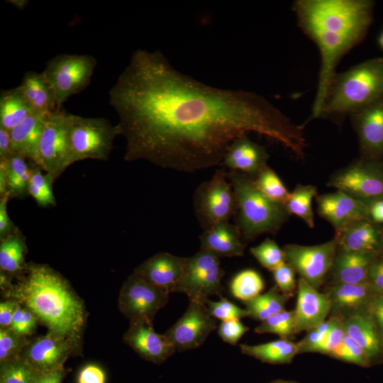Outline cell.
<instances>
[{
	"instance_id": "obj_1",
	"label": "cell",
	"mask_w": 383,
	"mask_h": 383,
	"mask_svg": "<svg viewBox=\"0 0 383 383\" xmlns=\"http://www.w3.org/2000/svg\"><path fill=\"white\" fill-rule=\"evenodd\" d=\"M109 96L128 162L183 172L219 166L232 142L249 132L305 156L302 128L266 99L199 82L176 70L159 50H136Z\"/></svg>"
},
{
	"instance_id": "obj_2",
	"label": "cell",
	"mask_w": 383,
	"mask_h": 383,
	"mask_svg": "<svg viewBox=\"0 0 383 383\" xmlns=\"http://www.w3.org/2000/svg\"><path fill=\"white\" fill-rule=\"evenodd\" d=\"M370 0H298L293 9L301 30L317 45L321 67L312 118L321 117L341 57L362 40L372 19Z\"/></svg>"
},
{
	"instance_id": "obj_3",
	"label": "cell",
	"mask_w": 383,
	"mask_h": 383,
	"mask_svg": "<svg viewBox=\"0 0 383 383\" xmlns=\"http://www.w3.org/2000/svg\"><path fill=\"white\" fill-rule=\"evenodd\" d=\"M15 277L3 289L8 299L30 309L50 332L79 338L84 304L62 276L47 265L29 262Z\"/></svg>"
},
{
	"instance_id": "obj_4",
	"label": "cell",
	"mask_w": 383,
	"mask_h": 383,
	"mask_svg": "<svg viewBox=\"0 0 383 383\" xmlns=\"http://www.w3.org/2000/svg\"><path fill=\"white\" fill-rule=\"evenodd\" d=\"M382 97L383 59H369L335 74L321 116L352 114Z\"/></svg>"
},
{
	"instance_id": "obj_5",
	"label": "cell",
	"mask_w": 383,
	"mask_h": 383,
	"mask_svg": "<svg viewBox=\"0 0 383 383\" xmlns=\"http://www.w3.org/2000/svg\"><path fill=\"white\" fill-rule=\"evenodd\" d=\"M237 203L236 226L246 240L265 233H275L291 215L286 205L262 193L252 178L237 171L227 172Z\"/></svg>"
},
{
	"instance_id": "obj_6",
	"label": "cell",
	"mask_w": 383,
	"mask_h": 383,
	"mask_svg": "<svg viewBox=\"0 0 383 383\" xmlns=\"http://www.w3.org/2000/svg\"><path fill=\"white\" fill-rule=\"evenodd\" d=\"M120 128L106 118H87L70 113L68 126L69 165L91 159L106 161Z\"/></svg>"
},
{
	"instance_id": "obj_7",
	"label": "cell",
	"mask_w": 383,
	"mask_h": 383,
	"mask_svg": "<svg viewBox=\"0 0 383 383\" xmlns=\"http://www.w3.org/2000/svg\"><path fill=\"white\" fill-rule=\"evenodd\" d=\"M194 206L204 231L236 214V199L225 169H217L209 180L197 187Z\"/></svg>"
},
{
	"instance_id": "obj_8",
	"label": "cell",
	"mask_w": 383,
	"mask_h": 383,
	"mask_svg": "<svg viewBox=\"0 0 383 383\" xmlns=\"http://www.w3.org/2000/svg\"><path fill=\"white\" fill-rule=\"evenodd\" d=\"M223 275L219 257L201 249L192 257H186L176 292L184 293L189 301L206 304L209 296L221 297Z\"/></svg>"
},
{
	"instance_id": "obj_9",
	"label": "cell",
	"mask_w": 383,
	"mask_h": 383,
	"mask_svg": "<svg viewBox=\"0 0 383 383\" xmlns=\"http://www.w3.org/2000/svg\"><path fill=\"white\" fill-rule=\"evenodd\" d=\"M96 65L89 55L60 54L48 62L43 73L54 89L59 109L89 84Z\"/></svg>"
},
{
	"instance_id": "obj_10",
	"label": "cell",
	"mask_w": 383,
	"mask_h": 383,
	"mask_svg": "<svg viewBox=\"0 0 383 383\" xmlns=\"http://www.w3.org/2000/svg\"><path fill=\"white\" fill-rule=\"evenodd\" d=\"M328 186L368 204L383 200V160L362 157L335 172Z\"/></svg>"
},
{
	"instance_id": "obj_11",
	"label": "cell",
	"mask_w": 383,
	"mask_h": 383,
	"mask_svg": "<svg viewBox=\"0 0 383 383\" xmlns=\"http://www.w3.org/2000/svg\"><path fill=\"white\" fill-rule=\"evenodd\" d=\"M69 116V113L60 109L47 113L45 118L37 165L54 181L70 167Z\"/></svg>"
},
{
	"instance_id": "obj_12",
	"label": "cell",
	"mask_w": 383,
	"mask_h": 383,
	"mask_svg": "<svg viewBox=\"0 0 383 383\" xmlns=\"http://www.w3.org/2000/svg\"><path fill=\"white\" fill-rule=\"evenodd\" d=\"M169 294L133 273L121 288L118 309L131 322L152 323L158 311L168 302Z\"/></svg>"
},
{
	"instance_id": "obj_13",
	"label": "cell",
	"mask_w": 383,
	"mask_h": 383,
	"mask_svg": "<svg viewBox=\"0 0 383 383\" xmlns=\"http://www.w3.org/2000/svg\"><path fill=\"white\" fill-rule=\"evenodd\" d=\"M338 249V241L333 239L318 245H286V262L289 264L299 277L318 289L330 272Z\"/></svg>"
},
{
	"instance_id": "obj_14",
	"label": "cell",
	"mask_w": 383,
	"mask_h": 383,
	"mask_svg": "<svg viewBox=\"0 0 383 383\" xmlns=\"http://www.w3.org/2000/svg\"><path fill=\"white\" fill-rule=\"evenodd\" d=\"M216 328L205 304L189 301L180 318L164 334L179 352L200 347Z\"/></svg>"
},
{
	"instance_id": "obj_15",
	"label": "cell",
	"mask_w": 383,
	"mask_h": 383,
	"mask_svg": "<svg viewBox=\"0 0 383 383\" xmlns=\"http://www.w3.org/2000/svg\"><path fill=\"white\" fill-rule=\"evenodd\" d=\"M78 338L52 332L36 338L23 349L21 357L38 372L63 368L75 350Z\"/></svg>"
},
{
	"instance_id": "obj_16",
	"label": "cell",
	"mask_w": 383,
	"mask_h": 383,
	"mask_svg": "<svg viewBox=\"0 0 383 383\" xmlns=\"http://www.w3.org/2000/svg\"><path fill=\"white\" fill-rule=\"evenodd\" d=\"M318 215L328 221L335 231L343 229L360 221H370V204L336 190L317 195Z\"/></svg>"
},
{
	"instance_id": "obj_17",
	"label": "cell",
	"mask_w": 383,
	"mask_h": 383,
	"mask_svg": "<svg viewBox=\"0 0 383 383\" xmlns=\"http://www.w3.org/2000/svg\"><path fill=\"white\" fill-rule=\"evenodd\" d=\"M350 115L362 157L369 159H382L383 97Z\"/></svg>"
},
{
	"instance_id": "obj_18",
	"label": "cell",
	"mask_w": 383,
	"mask_h": 383,
	"mask_svg": "<svg viewBox=\"0 0 383 383\" xmlns=\"http://www.w3.org/2000/svg\"><path fill=\"white\" fill-rule=\"evenodd\" d=\"M123 341L142 358L155 364L165 362L176 351L166 335L156 333L152 323L146 321L131 322Z\"/></svg>"
},
{
	"instance_id": "obj_19",
	"label": "cell",
	"mask_w": 383,
	"mask_h": 383,
	"mask_svg": "<svg viewBox=\"0 0 383 383\" xmlns=\"http://www.w3.org/2000/svg\"><path fill=\"white\" fill-rule=\"evenodd\" d=\"M186 257L158 252L143 261L133 272L148 283L169 294L176 292Z\"/></svg>"
},
{
	"instance_id": "obj_20",
	"label": "cell",
	"mask_w": 383,
	"mask_h": 383,
	"mask_svg": "<svg viewBox=\"0 0 383 383\" xmlns=\"http://www.w3.org/2000/svg\"><path fill=\"white\" fill-rule=\"evenodd\" d=\"M331 310V302L328 295L319 292L299 277L294 309L297 333L316 328L325 321Z\"/></svg>"
},
{
	"instance_id": "obj_21",
	"label": "cell",
	"mask_w": 383,
	"mask_h": 383,
	"mask_svg": "<svg viewBox=\"0 0 383 383\" xmlns=\"http://www.w3.org/2000/svg\"><path fill=\"white\" fill-rule=\"evenodd\" d=\"M268 158L266 149L251 140L245 134L232 142L223 157L221 165L254 179L260 170L267 165Z\"/></svg>"
},
{
	"instance_id": "obj_22",
	"label": "cell",
	"mask_w": 383,
	"mask_h": 383,
	"mask_svg": "<svg viewBox=\"0 0 383 383\" xmlns=\"http://www.w3.org/2000/svg\"><path fill=\"white\" fill-rule=\"evenodd\" d=\"M338 248L376 255L383 253V227L371 221H360L335 231Z\"/></svg>"
},
{
	"instance_id": "obj_23",
	"label": "cell",
	"mask_w": 383,
	"mask_h": 383,
	"mask_svg": "<svg viewBox=\"0 0 383 383\" xmlns=\"http://www.w3.org/2000/svg\"><path fill=\"white\" fill-rule=\"evenodd\" d=\"M378 255L338 248L330 270L333 283L358 284L367 282L370 267Z\"/></svg>"
},
{
	"instance_id": "obj_24",
	"label": "cell",
	"mask_w": 383,
	"mask_h": 383,
	"mask_svg": "<svg viewBox=\"0 0 383 383\" xmlns=\"http://www.w3.org/2000/svg\"><path fill=\"white\" fill-rule=\"evenodd\" d=\"M201 249L209 250L218 257H240L245 245L236 225L228 221L220 222L205 230L200 235Z\"/></svg>"
},
{
	"instance_id": "obj_25",
	"label": "cell",
	"mask_w": 383,
	"mask_h": 383,
	"mask_svg": "<svg viewBox=\"0 0 383 383\" xmlns=\"http://www.w3.org/2000/svg\"><path fill=\"white\" fill-rule=\"evenodd\" d=\"M27 160L16 153L0 160V196L8 195L10 199H23L28 195L31 164Z\"/></svg>"
},
{
	"instance_id": "obj_26",
	"label": "cell",
	"mask_w": 383,
	"mask_h": 383,
	"mask_svg": "<svg viewBox=\"0 0 383 383\" xmlns=\"http://www.w3.org/2000/svg\"><path fill=\"white\" fill-rule=\"evenodd\" d=\"M16 87L35 113H49L60 110L54 89L43 72H26Z\"/></svg>"
},
{
	"instance_id": "obj_27",
	"label": "cell",
	"mask_w": 383,
	"mask_h": 383,
	"mask_svg": "<svg viewBox=\"0 0 383 383\" xmlns=\"http://www.w3.org/2000/svg\"><path fill=\"white\" fill-rule=\"evenodd\" d=\"M46 114L34 113L10 131L15 152L35 165Z\"/></svg>"
},
{
	"instance_id": "obj_28",
	"label": "cell",
	"mask_w": 383,
	"mask_h": 383,
	"mask_svg": "<svg viewBox=\"0 0 383 383\" xmlns=\"http://www.w3.org/2000/svg\"><path fill=\"white\" fill-rule=\"evenodd\" d=\"M343 323L345 334L365 350L371 362L380 356L381 345L375 322L370 315L355 313Z\"/></svg>"
},
{
	"instance_id": "obj_29",
	"label": "cell",
	"mask_w": 383,
	"mask_h": 383,
	"mask_svg": "<svg viewBox=\"0 0 383 383\" xmlns=\"http://www.w3.org/2000/svg\"><path fill=\"white\" fill-rule=\"evenodd\" d=\"M331 302V309L357 313L368 306L374 295L367 282L358 284L333 283L327 294Z\"/></svg>"
},
{
	"instance_id": "obj_30",
	"label": "cell",
	"mask_w": 383,
	"mask_h": 383,
	"mask_svg": "<svg viewBox=\"0 0 383 383\" xmlns=\"http://www.w3.org/2000/svg\"><path fill=\"white\" fill-rule=\"evenodd\" d=\"M242 353L270 364L290 363L299 353L297 343L280 338L259 345H240Z\"/></svg>"
},
{
	"instance_id": "obj_31",
	"label": "cell",
	"mask_w": 383,
	"mask_h": 383,
	"mask_svg": "<svg viewBox=\"0 0 383 383\" xmlns=\"http://www.w3.org/2000/svg\"><path fill=\"white\" fill-rule=\"evenodd\" d=\"M26 250V239L18 228L0 239L1 272L11 278L21 274L27 264Z\"/></svg>"
},
{
	"instance_id": "obj_32",
	"label": "cell",
	"mask_w": 383,
	"mask_h": 383,
	"mask_svg": "<svg viewBox=\"0 0 383 383\" xmlns=\"http://www.w3.org/2000/svg\"><path fill=\"white\" fill-rule=\"evenodd\" d=\"M17 87L0 93V127L11 131L34 113Z\"/></svg>"
},
{
	"instance_id": "obj_33",
	"label": "cell",
	"mask_w": 383,
	"mask_h": 383,
	"mask_svg": "<svg viewBox=\"0 0 383 383\" xmlns=\"http://www.w3.org/2000/svg\"><path fill=\"white\" fill-rule=\"evenodd\" d=\"M289 297L282 293L275 285L267 292L242 302L248 313V317L263 321L285 310V304Z\"/></svg>"
},
{
	"instance_id": "obj_34",
	"label": "cell",
	"mask_w": 383,
	"mask_h": 383,
	"mask_svg": "<svg viewBox=\"0 0 383 383\" xmlns=\"http://www.w3.org/2000/svg\"><path fill=\"white\" fill-rule=\"evenodd\" d=\"M317 196V188L311 184H298L291 192L286 204L290 214L301 218L311 228L314 227L312 201Z\"/></svg>"
},
{
	"instance_id": "obj_35",
	"label": "cell",
	"mask_w": 383,
	"mask_h": 383,
	"mask_svg": "<svg viewBox=\"0 0 383 383\" xmlns=\"http://www.w3.org/2000/svg\"><path fill=\"white\" fill-rule=\"evenodd\" d=\"M264 289V281L255 270L247 269L239 272L231 279L230 290L235 298L242 301L250 300L260 294Z\"/></svg>"
},
{
	"instance_id": "obj_36",
	"label": "cell",
	"mask_w": 383,
	"mask_h": 383,
	"mask_svg": "<svg viewBox=\"0 0 383 383\" xmlns=\"http://www.w3.org/2000/svg\"><path fill=\"white\" fill-rule=\"evenodd\" d=\"M258 189L270 199L286 205L290 194L281 179L268 165L253 179Z\"/></svg>"
},
{
	"instance_id": "obj_37",
	"label": "cell",
	"mask_w": 383,
	"mask_h": 383,
	"mask_svg": "<svg viewBox=\"0 0 383 383\" xmlns=\"http://www.w3.org/2000/svg\"><path fill=\"white\" fill-rule=\"evenodd\" d=\"M0 365V383H36L39 372L21 356Z\"/></svg>"
},
{
	"instance_id": "obj_38",
	"label": "cell",
	"mask_w": 383,
	"mask_h": 383,
	"mask_svg": "<svg viewBox=\"0 0 383 383\" xmlns=\"http://www.w3.org/2000/svg\"><path fill=\"white\" fill-rule=\"evenodd\" d=\"M257 333H272L280 338L289 339L297 333L294 310L286 309L274 314L261 323L255 328Z\"/></svg>"
},
{
	"instance_id": "obj_39",
	"label": "cell",
	"mask_w": 383,
	"mask_h": 383,
	"mask_svg": "<svg viewBox=\"0 0 383 383\" xmlns=\"http://www.w3.org/2000/svg\"><path fill=\"white\" fill-rule=\"evenodd\" d=\"M250 251L263 267L271 272L286 262L283 249L270 238H266L258 245L252 247Z\"/></svg>"
},
{
	"instance_id": "obj_40",
	"label": "cell",
	"mask_w": 383,
	"mask_h": 383,
	"mask_svg": "<svg viewBox=\"0 0 383 383\" xmlns=\"http://www.w3.org/2000/svg\"><path fill=\"white\" fill-rule=\"evenodd\" d=\"M28 343L26 337L18 335L10 328H1L0 363L21 356Z\"/></svg>"
},
{
	"instance_id": "obj_41",
	"label": "cell",
	"mask_w": 383,
	"mask_h": 383,
	"mask_svg": "<svg viewBox=\"0 0 383 383\" xmlns=\"http://www.w3.org/2000/svg\"><path fill=\"white\" fill-rule=\"evenodd\" d=\"M206 305L210 315L214 318L220 319L222 321L248 317V313L245 309L240 308L222 296L217 301L208 299Z\"/></svg>"
},
{
	"instance_id": "obj_42",
	"label": "cell",
	"mask_w": 383,
	"mask_h": 383,
	"mask_svg": "<svg viewBox=\"0 0 383 383\" xmlns=\"http://www.w3.org/2000/svg\"><path fill=\"white\" fill-rule=\"evenodd\" d=\"M38 318L27 307L18 304L12 318L10 328L21 336L26 337L35 330Z\"/></svg>"
},
{
	"instance_id": "obj_43",
	"label": "cell",
	"mask_w": 383,
	"mask_h": 383,
	"mask_svg": "<svg viewBox=\"0 0 383 383\" xmlns=\"http://www.w3.org/2000/svg\"><path fill=\"white\" fill-rule=\"evenodd\" d=\"M295 272L287 262L272 271L276 286L282 293L289 296H291L295 289H297Z\"/></svg>"
},
{
	"instance_id": "obj_44",
	"label": "cell",
	"mask_w": 383,
	"mask_h": 383,
	"mask_svg": "<svg viewBox=\"0 0 383 383\" xmlns=\"http://www.w3.org/2000/svg\"><path fill=\"white\" fill-rule=\"evenodd\" d=\"M345 335L343 320L339 317L334 316L333 326L325 336L324 340L316 353L330 355L343 341Z\"/></svg>"
},
{
	"instance_id": "obj_45",
	"label": "cell",
	"mask_w": 383,
	"mask_h": 383,
	"mask_svg": "<svg viewBox=\"0 0 383 383\" xmlns=\"http://www.w3.org/2000/svg\"><path fill=\"white\" fill-rule=\"evenodd\" d=\"M249 330L240 319L222 321L218 330L219 337L226 343L235 345L240 338Z\"/></svg>"
},
{
	"instance_id": "obj_46",
	"label": "cell",
	"mask_w": 383,
	"mask_h": 383,
	"mask_svg": "<svg viewBox=\"0 0 383 383\" xmlns=\"http://www.w3.org/2000/svg\"><path fill=\"white\" fill-rule=\"evenodd\" d=\"M347 352L343 361L362 367H367L372 362L365 350L347 335L343 338Z\"/></svg>"
},
{
	"instance_id": "obj_47",
	"label": "cell",
	"mask_w": 383,
	"mask_h": 383,
	"mask_svg": "<svg viewBox=\"0 0 383 383\" xmlns=\"http://www.w3.org/2000/svg\"><path fill=\"white\" fill-rule=\"evenodd\" d=\"M367 282L374 294H383V253L373 261Z\"/></svg>"
},
{
	"instance_id": "obj_48",
	"label": "cell",
	"mask_w": 383,
	"mask_h": 383,
	"mask_svg": "<svg viewBox=\"0 0 383 383\" xmlns=\"http://www.w3.org/2000/svg\"><path fill=\"white\" fill-rule=\"evenodd\" d=\"M106 374L98 365L89 364L83 367L78 373L77 383H105Z\"/></svg>"
},
{
	"instance_id": "obj_49",
	"label": "cell",
	"mask_w": 383,
	"mask_h": 383,
	"mask_svg": "<svg viewBox=\"0 0 383 383\" xmlns=\"http://www.w3.org/2000/svg\"><path fill=\"white\" fill-rule=\"evenodd\" d=\"M9 199L8 195L0 196V239L9 235L18 228L11 220L7 211Z\"/></svg>"
},
{
	"instance_id": "obj_50",
	"label": "cell",
	"mask_w": 383,
	"mask_h": 383,
	"mask_svg": "<svg viewBox=\"0 0 383 383\" xmlns=\"http://www.w3.org/2000/svg\"><path fill=\"white\" fill-rule=\"evenodd\" d=\"M308 332V334L300 342L297 343L299 353H316L324 340L325 335L318 333L315 328Z\"/></svg>"
},
{
	"instance_id": "obj_51",
	"label": "cell",
	"mask_w": 383,
	"mask_h": 383,
	"mask_svg": "<svg viewBox=\"0 0 383 383\" xmlns=\"http://www.w3.org/2000/svg\"><path fill=\"white\" fill-rule=\"evenodd\" d=\"M18 302L12 299H8L0 304V326L3 328H10L14 311Z\"/></svg>"
},
{
	"instance_id": "obj_52",
	"label": "cell",
	"mask_w": 383,
	"mask_h": 383,
	"mask_svg": "<svg viewBox=\"0 0 383 383\" xmlns=\"http://www.w3.org/2000/svg\"><path fill=\"white\" fill-rule=\"evenodd\" d=\"M367 309L375 323L383 330V294H374Z\"/></svg>"
},
{
	"instance_id": "obj_53",
	"label": "cell",
	"mask_w": 383,
	"mask_h": 383,
	"mask_svg": "<svg viewBox=\"0 0 383 383\" xmlns=\"http://www.w3.org/2000/svg\"><path fill=\"white\" fill-rule=\"evenodd\" d=\"M14 154L10 131L0 127V160L8 159Z\"/></svg>"
},
{
	"instance_id": "obj_54",
	"label": "cell",
	"mask_w": 383,
	"mask_h": 383,
	"mask_svg": "<svg viewBox=\"0 0 383 383\" xmlns=\"http://www.w3.org/2000/svg\"><path fill=\"white\" fill-rule=\"evenodd\" d=\"M64 375V368L39 372L36 383H62Z\"/></svg>"
},
{
	"instance_id": "obj_55",
	"label": "cell",
	"mask_w": 383,
	"mask_h": 383,
	"mask_svg": "<svg viewBox=\"0 0 383 383\" xmlns=\"http://www.w3.org/2000/svg\"><path fill=\"white\" fill-rule=\"evenodd\" d=\"M370 221L374 223H383V200H379L370 204Z\"/></svg>"
},
{
	"instance_id": "obj_56",
	"label": "cell",
	"mask_w": 383,
	"mask_h": 383,
	"mask_svg": "<svg viewBox=\"0 0 383 383\" xmlns=\"http://www.w3.org/2000/svg\"><path fill=\"white\" fill-rule=\"evenodd\" d=\"M334 317L330 318L328 320H325L323 323L318 325L315 329L323 335H326L328 331L333 326Z\"/></svg>"
},
{
	"instance_id": "obj_57",
	"label": "cell",
	"mask_w": 383,
	"mask_h": 383,
	"mask_svg": "<svg viewBox=\"0 0 383 383\" xmlns=\"http://www.w3.org/2000/svg\"><path fill=\"white\" fill-rule=\"evenodd\" d=\"M7 1L21 10L25 9L28 3L27 0H9Z\"/></svg>"
},
{
	"instance_id": "obj_58",
	"label": "cell",
	"mask_w": 383,
	"mask_h": 383,
	"mask_svg": "<svg viewBox=\"0 0 383 383\" xmlns=\"http://www.w3.org/2000/svg\"><path fill=\"white\" fill-rule=\"evenodd\" d=\"M378 43L380 48L383 50V29L379 35Z\"/></svg>"
},
{
	"instance_id": "obj_59",
	"label": "cell",
	"mask_w": 383,
	"mask_h": 383,
	"mask_svg": "<svg viewBox=\"0 0 383 383\" xmlns=\"http://www.w3.org/2000/svg\"><path fill=\"white\" fill-rule=\"evenodd\" d=\"M271 383H289V382H283V381H275V382H271Z\"/></svg>"
}]
</instances>
